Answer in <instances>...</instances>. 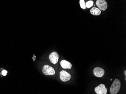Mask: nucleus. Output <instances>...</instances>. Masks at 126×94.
I'll use <instances>...</instances> for the list:
<instances>
[{"mask_svg":"<svg viewBox=\"0 0 126 94\" xmlns=\"http://www.w3.org/2000/svg\"><path fill=\"white\" fill-rule=\"evenodd\" d=\"M90 13L94 15H99L101 14V10L98 8L95 7H93L91 9L90 11Z\"/></svg>","mask_w":126,"mask_h":94,"instance_id":"9","label":"nucleus"},{"mask_svg":"<svg viewBox=\"0 0 126 94\" xmlns=\"http://www.w3.org/2000/svg\"><path fill=\"white\" fill-rule=\"evenodd\" d=\"M94 75L97 77H102L105 74V70L104 69L99 67H96L93 70Z\"/></svg>","mask_w":126,"mask_h":94,"instance_id":"7","label":"nucleus"},{"mask_svg":"<svg viewBox=\"0 0 126 94\" xmlns=\"http://www.w3.org/2000/svg\"><path fill=\"white\" fill-rule=\"evenodd\" d=\"M96 4L100 10H106L108 7L107 3L105 0H97Z\"/></svg>","mask_w":126,"mask_h":94,"instance_id":"4","label":"nucleus"},{"mask_svg":"<svg viewBox=\"0 0 126 94\" xmlns=\"http://www.w3.org/2000/svg\"><path fill=\"white\" fill-rule=\"evenodd\" d=\"M124 73H125V75L126 76V70H125V71Z\"/></svg>","mask_w":126,"mask_h":94,"instance_id":"13","label":"nucleus"},{"mask_svg":"<svg viewBox=\"0 0 126 94\" xmlns=\"http://www.w3.org/2000/svg\"><path fill=\"white\" fill-rule=\"evenodd\" d=\"M95 92L97 94H107L108 90L104 84L100 85L95 88Z\"/></svg>","mask_w":126,"mask_h":94,"instance_id":"3","label":"nucleus"},{"mask_svg":"<svg viewBox=\"0 0 126 94\" xmlns=\"http://www.w3.org/2000/svg\"><path fill=\"white\" fill-rule=\"evenodd\" d=\"M121 87V82L119 80L116 78L110 87V93L111 94H117L119 91Z\"/></svg>","mask_w":126,"mask_h":94,"instance_id":"1","label":"nucleus"},{"mask_svg":"<svg viewBox=\"0 0 126 94\" xmlns=\"http://www.w3.org/2000/svg\"><path fill=\"white\" fill-rule=\"evenodd\" d=\"M61 65L64 69H71L72 67L71 64L65 60L61 61Z\"/></svg>","mask_w":126,"mask_h":94,"instance_id":"8","label":"nucleus"},{"mask_svg":"<svg viewBox=\"0 0 126 94\" xmlns=\"http://www.w3.org/2000/svg\"><path fill=\"white\" fill-rule=\"evenodd\" d=\"M42 72L46 75H53L55 73V71L53 68L48 65L44 66L42 68Z\"/></svg>","mask_w":126,"mask_h":94,"instance_id":"2","label":"nucleus"},{"mask_svg":"<svg viewBox=\"0 0 126 94\" xmlns=\"http://www.w3.org/2000/svg\"><path fill=\"white\" fill-rule=\"evenodd\" d=\"M94 5V2L92 0H90L88 2H87L85 3L86 7L87 8H90L92 7Z\"/></svg>","mask_w":126,"mask_h":94,"instance_id":"10","label":"nucleus"},{"mask_svg":"<svg viewBox=\"0 0 126 94\" xmlns=\"http://www.w3.org/2000/svg\"><path fill=\"white\" fill-rule=\"evenodd\" d=\"M112 79H110V81H112Z\"/></svg>","mask_w":126,"mask_h":94,"instance_id":"14","label":"nucleus"},{"mask_svg":"<svg viewBox=\"0 0 126 94\" xmlns=\"http://www.w3.org/2000/svg\"><path fill=\"white\" fill-rule=\"evenodd\" d=\"M2 75L3 76H6L7 74V71L6 70H3L2 72Z\"/></svg>","mask_w":126,"mask_h":94,"instance_id":"12","label":"nucleus"},{"mask_svg":"<svg viewBox=\"0 0 126 94\" xmlns=\"http://www.w3.org/2000/svg\"><path fill=\"white\" fill-rule=\"evenodd\" d=\"M71 76L70 73L64 70H62L60 72V79L63 82H66L70 80Z\"/></svg>","mask_w":126,"mask_h":94,"instance_id":"5","label":"nucleus"},{"mask_svg":"<svg viewBox=\"0 0 126 94\" xmlns=\"http://www.w3.org/2000/svg\"><path fill=\"white\" fill-rule=\"evenodd\" d=\"M80 5L81 8L83 9H85L86 7L85 6V3L84 0H80Z\"/></svg>","mask_w":126,"mask_h":94,"instance_id":"11","label":"nucleus"},{"mask_svg":"<svg viewBox=\"0 0 126 94\" xmlns=\"http://www.w3.org/2000/svg\"><path fill=\"white\" fill-rule=\"evenodd\" d=\"M49 58L51 63L53 64H56L58 61L59 55L57 52H53L50 54L49 56Z\"/></svg>","mask_w":126,"mask_h":94,"instance_id":"6","label":"nucleus"}]
</instances>
